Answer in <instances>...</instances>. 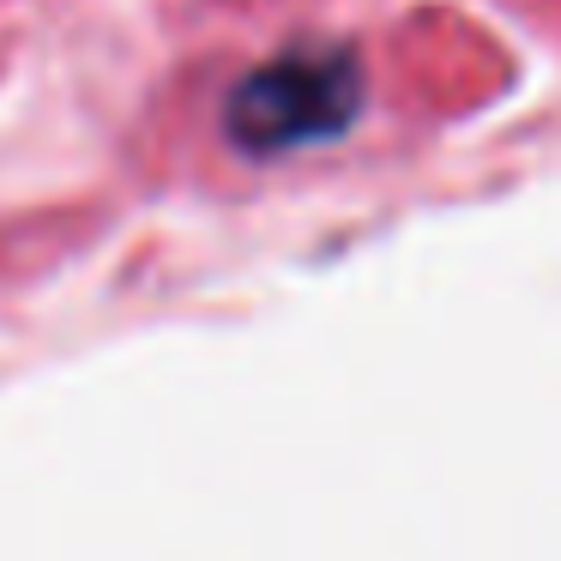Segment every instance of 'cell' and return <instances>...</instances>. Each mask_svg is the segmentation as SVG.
<instances>
[{
	"label": "cell",
	"instance_id": "cell-1",
	"mask_svg": "<svg viewBox=\"0 0 561 561\" xmlns=\"http://www.w3.org/2000/svg\"><path fill=\"white\" fill-rule=\"evenodd\" d=\"M356 115H363V61L339 43H296L236 79L224 134L248 158H284L351 134Z\"/></svg>",
	"mask_w": 561,
	"mask_h": 561
}]
</instances>
